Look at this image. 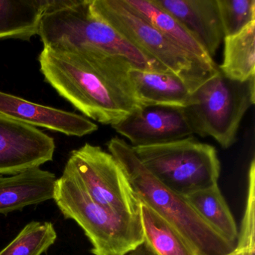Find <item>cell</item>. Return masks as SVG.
Segmentation results:
<instances>
[{
	"mask_svg": "<svg viewBox=\"0 0 255 255\" xmlns=\"http://www.w3.org/2000/svg\"><path fill=\"white\" fill-rule=\"evenodd\" d=\"M224 37L232 36L255 22V0H217Z\"/></svg>",
	"mask_w": 255,
	"mask_h": 255,
	"instance_id": "obj_21",
	"label": "cell"
},
{
	"mask_svg": "<svg viewBox=\"0 0 255 255\" xmlns=\"http://www.w3.org/2000/svg\"><path fill=\"white\" fill-rule=\"evenodd\" d=\"M141 221L144 243L154 255H197L180 232L143 203Z\"/></svg>",
	"mask_w": 255,
	"mask_h": 255,
	"instance_id": "obj_18",
	"label": "cell"
},
{
	"mask_svg": "<svg viewBox=\"0 0 255 255\" xmlns=\"http://www.w3.org/2000/svg\"><path fill=\"white\" fill-rule=\"evenodd\" d=\"M219 71L227 78L244 82L255 77V22L232 36L225 37Z\"/></svg>",
	"mask_w": 255,
	"mask_h": 255,
	"instance_id": "obj_17",
	"label": "cell"
},
{
	"mask_svg": "<svg viewBox=\"0 0 255 255\" xmlns=\"http://www.w3.org/2000/svg\"><path fill=\"white\" fill-rule=\"evenodd\" d=\"M0 113L36 128L72 136H84L98 129L96 124L81 115L39 105L2 92H0Z\"/></svg>",
	"mask_w": 255,
	"mask_h": 255,
	"instance_id": "obj_11",
	"label": "cell"
},
{
	"mask_svg": "<svg viewBox=\"0 0 255 255\" xmlns=\"http://www.w3.org/2000/svg\"><path fill=\"white\" fill-rule=\"evenodd\" d=\"M242 255H255V251H246V252H242Z\"/></svg>",
	"mask_w": 255,
	"mask_h": 255,
	"instance_id": "obj_24",
	"label": "cell"
},
{
	"mask_svg": "<svg viewBox=\"0 0 255 255\" xmlns=\"http://www.w3.org/2000/svg\"><path fill=\"white\" fill-rule=\"evenodd\" d=\"M107 147L122 165L140 202L172 225L197 255H228L236 250L237 245L207 223L185 196L173 192L155 178L125 140L115 137L107 142Z\"/></svg>",
	"mask_w": 255,
	"mask_h": 255,
	"instance_id": "obj_3",
	"label": "cell"
},
{
	"mask_svg": "<svg viewBox=\"0 0 255 255\" xmlns=\"http://www.w3.org/2000/svg\"><path fill=\"white\" fill-rule=\"evenodd\" d=\"M54 139L36 127L0 113V175L16 174L53 160Z\"/></svg>",
	"mask_w": 255,
	"mask_h": 255,
	"instance_id": "obj_9",
	"label": "cell"
},
{
	"mask_svg": "<svg viewBox=\"0 0 255 255\" xmlns=\"http://www.w3.org/2000/svg\"><path fill=\"white\" fill-rule=\"evenodd\" d=\"M56 182L53 173L39 167L8 177L0 175V213L7 214L54 200Z\"/></svg>",
	"mask_w": 255,
	"mask_h": 255,
	"instance_id": "obj_13",
	"label": "cell"
},
{
	"mask_svg": "<svg viewBox=\"0 0 255 255\" xmlns=\"http://www.w3.org/2000/svg\"><path fill=\"white\" fill-rule=\"evenodd\" d=\"M38 60L46 81L95 122L113 127L140 108L129 76L131 68L137 67L126 58L107 53L78 56L44 48Z\"/></svg>",
	"mask_w": 255,
	"mask_h": 255,
	"instance_id": "obj_1",
	"label": "cell"
},
{
	"mask_svg": "<svg viewBox=\"0 0 255 255\" xmlns=\"http://www.w3.org/2000/svg\"><path fill=\"white\" fill-rule=\"evenodd\" d=\"M129 76L140 108L153 106L184 108L194 92L186 81L168 70L132 68Z\"/></svg>",
	"mask_w": 255,
	"mask_h": 255,
	"instance_id": "obj_14",
	"label": "cell"
},
{
	"mask_svg": "<svg viewBox=\"0 0 255 255\" xmlns=\"http://www.w3.org/2000/svg\"><path fill=\"white\" fill-rule=\"evenodd\" d=\"M89 4L90 0H51L38 32L44 48L74 55L107 53L126 58L139 69L168 70L95 17Z\"/></svg>",
	"mask_w": 255,
	"mask_h": 255,
	"instance_id": "obj_2",
	"label": "cell"
},
{
	"mask_svg": "<svg viewBox=\"0 0 255 255\" xmlns=\"http://www.w3.org/2000/svg\"><path fill=\"white\" fill-rule=\"evenodd\" d=\"M132 148L144 168L179 195L187 196L218 183L221 163L216 147L201 142L192 135Z\"/></svg>",
	"mask_w": 255,
	"mask_h": 255,
	"instance_id": "obj_7",
	"label": "cell"
},
{
	"mask_svg": "<svg viewBox=\"0 0 255 255\" xmlns=\"http://www.w3.org/2000/svg\"><path fill=\"white\" fill-rule=\"evenodd\" d=\"M112 128L132 147L171 142L193 134L183 108L162 106L138 109Z\"/></svg>",
	"mask_w": 255,
	"mask_h": 255,
	"instance_id": "obj_10",
	"label": "cell"
},
{
	"mask_svg": "<svg viewBox=\"0 0 255 255\" xmlns=\"http://www.w3.org/2000/svg\"><path fill=\"white\" fill-rule=\"evenodd\" d=\"M185 198L207 223L228 241L237 245V224L218 183L196 191Z\"/></svg>",
	"mask_w": 255,
	"mask_h": 255,
	"instance_id": "obj_19",
	"label": "cell"
},
{
	"mask_svg": "<svg viewBox=\"0 0 255 255\" xmlns=\"http://www.w3.org/2000/svg\"><path fill=\"white\" fill-rule=\"evenodd\" d=\"M51 0H0V39L29 41L38 35Z\"/></svg>",
	"mask_w": 255,
	"mask_h": 255,
	"instance_id": "obj_16",
	"label": "cell"
},
{
	"mask_svg": "<svg viewBox=\"0 0 255 255\" xmlns=\"http://www.w3.org/2000/svg\"><path fill=\"white\" fill-rule=\"evenodd\" d=\"M65 169L80 180L98 204L118 214L141 216V202L122 165L110 152L86 143L71 151Z\"/></svg>",
	"mask_w": 255,
	"mask_h": 255,
	"instance_id": "obj_8",
	"label": "cell"
},
{
	"mask_svg": "<svg viewBox=\"0 0 255 255\" xmlns=\"http://www.w3.org/2000/svg\"><path fill=\"white\" fill-rule=\"evenodd\" d=\"M242 255L241 252H240V251L237 250V249H236V250L234 251V252H232V253L230 254V255Z\"/></svg>",
	"mask_w": 255,
	"mask_h": 255,
	"instance_id": "obj_25",
	"label": "cell"
},
{
	"mask_svg": "<svg viewBox=\"0 0 255 255\" xmlns=\"http://www.w3.org/2000/svg\"><path fill=\"white\" fill-rule=\"evenodd\" d=\"M91 12L149 59L186 81L194 91L219 69H211L174 44L124 0H90Z\"/></svg>",
	"mask_w": 255,
	"mask_h": 255,
	"instance_id": "obj_5",
	"label": "cell"
},
{
	"mask_svg": "<svg viewBox=\"0 0 255 255\" xmlns=\"http://www.w3.org/2000/svg\"><path fill=\"white\" fill-rule=\"evenodd\" d=\"M177 19L213 59L223 41L217 0H152Z\"/></svg>",
	"mask_w": 255,
	"mask_h": 255,
	"instance_id": "obj_12",
	"label": "cell"
},
{
	"mask_svg": "<svg viewBox=\"0 0 255 255\" xmlns=\"http://www.w3.org/2000/svg\"><path fill=\"white\" fill-rule=\"evenodd\" d=\"M237 250L255 251V160L252 159L248 173L246 208L238 231Z\"/></svg>",
	"mask_w": 255,
	"mask_h": 255,
	"instance_id": "obj_22",
	"label": "cell"
},
{
	"mask_svg": "<svg viewBox=\"0 0 255 255\" xmlns=\"http://www.w3.org/2000/svg\"><path fill=\"white\" fill-rule=\"evenodd\" d=\"M125 255H154V254L150 250V248L143 243L142 244L135 248L133 250L130 251Z\"/></svg>",
	"mask_w": 255,
	"mask_h": 255,
	"instance_id": "obj_23",
	"label": "cell"
},
{
	"mask_svg": "<svg viewBox=\"0 0 255 255\" xmlns=\"http://www.w3.org/2000/svg\"><path fill=\"white\" fill-rule=\"evenodd\" d=\"M57 239L51 222H32L6 247L0 255H41Z\"/></svg>",
	"mask_w": 255,
	"mask_h": 255,
	"instance_id": "obj_20",
	"label": "cell"
},
{
	"mask_svg": "<svg viewBox=\"0 0 255 255\" xmlns=\"http://www.w3.org/2000/svg\"><path fill=\"white\" fill-rule=\"evenodd\" d=\"M54 200L64 216L83 228L94 255H125L144 242L141 216L118 214L98 204L68 170L57 179Z\"/></svg>",
	"mask_w": 255,
	"mask_h": 255,
	"instance_id": "obj_4",
	"label": "cell"
},
{
	"mask_svg": "<svg viewBox=\"0 0 255 255\" xmlns=\"http://www.w3.org/2000/svg\"><path fill=\"white\" fill-rule=\"evenodd\" d=\"M171 41L211 69L217 65L202 46L171 14L155 5L152 0H124Z\"/></svg>",
	"mask_w": 255,
	"mask_h": 255,
	"instance_id": "obj_15",
	"label": "cell"
},
{
	"mask_svg": "<svg viewBox=\"0 0 255 255\" xmlns=\"http://www.w3.org/2000/svg\"><path fill=\"white\" fill-rule=\"evenodd\" d=\"M255 104V77L240 82L217 70L200 85L183 109L193 133L214 138L222 147L235 144L239 128Z\"/></svg>",
	"mask_w": 255,
	"mask_h": 255,
	"instance_id": "obj_6",
	"label": "cell"
}]
</instances>
